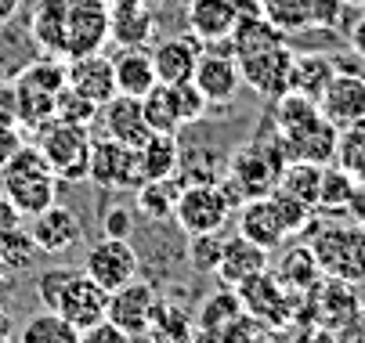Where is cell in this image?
Instances as JSON below:
<instances>
[{"label":"cell","mask_w":365,"mask_h":343,"mask_svg":"<svg viewBox=\"0 0 365 343\" xmlns=\"http://www.w3.org/2000/svg\"><path fill=\"white\" fill-rule=\"evenodd\" d=\"M319 112L336 127H354L365 120V76L358 73H333V80L326 83V90L319 94Z\"/></svg>","instance_id":"cell-15"},{"label":"cell","mask_w":365,"mask_h":343,"mask_svg":"<svg viewBox=\"0 0 365 343\" xmlns=\"http://www.w3.org/2000/svg\"><path fill=\"white\" fill-rule=\"evenodd\" d=\"M336 163L354 174L358 181H365V120L354 123V127H344L340 130V141H336Z\"/></svg>","instance_id":"cell-41"},{"label":"cell","mask_w":365,"mask_h":343,"mask_svg":"<svg viewBox=\"0 0 365 343\" xmlns=\"http://www.w3.org/2000/svg\"><path fill=\"white\" fill-rule=\"evenodd\" d=\"M66 83L73 90H80L83 97L101 109L116 94V69H113V58H106L101 51L94 55H80V58H69L66 65Z\"/></svg>","instance_id":"cell-18"},{"label":"cell","mask_w":365,"mask_h":343,"mask_svg":"<svg viewBox=\"0 0 365 343\" xmlns=\"http://www.w3.org/2000/svg\"><path fill=\"white\" fill-rule=\"evenodd\" d=\"M4 275H8V268H4V260H0V282H4Z\"/></svg>","instance_id":"cell-56"},{"label":"cell","mask_w":365,"mask_h":343,"mask_svg":"<svg viewBox=\"0 0 365 343\" xmlns=\"http://www.w3.org/2000/svg\"><path fill=\"white\" fill-rule=\"evenodd\" d=\"M87 177L106 188V191H134L141 184V167H138V149L120 144L113 137L91 141V163Z\"/></svg>","instance_id":"cell-8"},{"label":"cell","mask_w":365,"mask_h":343,"mask_svg":"<svg viewBox=\"0 0 365 343\" xmlns=\"http://www.w3.org/2000/svg\"><path fill=\"white\" fill-rule=\"evenodd\" d=\"M221 246L225 238L221 231H199V235H188V264L202 275H214L217 271V260H221Z\"/></svg>","instance_id":"cell-42"},{"label":"cell","mask_w":365,"mask_h":343,"mask_svg":"<svg viewBox=\"0 0 365 343\" xmlns=\"http://www.w3.org/2000/svg\"><path fill=\"white\" fill-rule=\"evenodd\" d=\"M83 271L101 285V289H120L127 285L130 278H138V250L130 246L127 238H109L101 235V242H94L87 260H83Z\"/></svg>","instance_id":"cell-12"},{"label":"cell","mask_w":365,"mask_h":343,"mask_svg":"<svg viewBox=\"0 0 365 343\" xmlns=\"http://www.w3.org/2000/svg\"><path fill=\"white\" fill-rule=\"evenodd\" d=\"M344 213H347L354 224H361V228H365V181H354V188H351V199H347Z\"/></svg>","instance_id":"cell-50"},{"label":"cell","mask_w":365,"mask_h":343,"mask_svg":"<svg viewBox=\"0 0 365 343\" xmlns=\"http://www.w3.org/2000/svg\"><path fill=\"white\" fill-rule=\"evenodd\" d=\"M178 163H181V141H178V134H148V141L138 144L141 181H148V177H174Z\"/></svg>","instance_id":"cell-30"},{"label":"cell","mask_w":365,"mask_h":343,"mask_svg":"<svg viewBox=\"0 0 365 343\" xmlns=\"http://www.w3.org/2000/svg\"><path fill=\"white\" fill-rule=\"evenodd\" d=\"M354 174H347L340 163H326L322 167V184H319V206L322 213H344L347 199H351V188H354Z\"/></svg>","instance_id":"cell-38"},{"label":"cell","mask_w":365,"mask_h":343,"mask_svg":"<svg viewBox=\"0 0 365 343\" xmlns=\"http://www.w3.org/2000/svg\"><path fill=\"white\" fill-rule=\"evenodd\" d=\"M361 4H365V0H361Z\"/></svg>","instance_id":"cell-58"},{"label":"cell","mask_w":365,"mask_h":343,"mask_svg":"<svg viewBox=\"0 0 365 343\" xmlns=\"http://www.w3.org/2000/svg\"><path fill=\"white\" fill-rule=\"evenodd\" d=\"M26 221H29V235L36 242V250L47 253V257L69 253L76 242H80V231H83L80 228V217L69 206H62V203H51L47 210H40V213H33Z\"/></svg>","instance_id":"cell-16"},{"label":"cell","mask_w":365,"mask_h":343,"mask_svg":"<svg viewBox=\"0 0 365 343\" xmlns=\"http://www.w3.org/2000/svg\"><path fill=\"white\" fill-rule=\"evenodd\" d=\"M293 51L289 43H275V47H264L257 55H246V58H235L239 62V73H242V83H250L260 97H282L289 90V76H293Z\"/></svg>","instance_id":"cell-10"},{"label":"cell","mask_w":365,"mask_h":343,"mask_svg":"<svg viewBox=\"0 0 365 343\" xmlns=\"http://www.w3.org/2000/svg\"><path fill=\"white\" fill-rule=\"evenodd\" d=\"M188 26L199 43H228L239 11L235 0H188Z\"/></svg>","instance_id":"cell-22"},{"label":"cell","mask_w":365,"mask_h":343,"mask_svg":"<svg viewBox=\"0 0 365 343\" xmlns=\"http://www.w3.org/2000/svg\"><path fill=\"white\" fill-rule=\"evenodd\" d=\"M275 43H286V33L279 26H272L264 19V11H257V15H239V22L228 36V51L235 58H246V55H257V51L275 47Z\"/></svg>","instance_id":"cell-28"},{"label":"cell","mask_w":365,"mask_h":343,"mask_svg":"<svg viewBox=\"0 0 365 343\" xmlns=\"http://www.w3.org/2000/svg\"><path fill=\"white\" fill-rule=\"evenodd\" d=\"M19 144H22V127H19L11 109L0 105V167L19 152Z\"/></svg>","instance_id":"cell-46"},{"label":"cell","mask_w":365,"mask_h":343,"mask_svg":"<svg viewBox=\"0 0 365 343\" xmlns=\"http://www.w3.org/2000/svg\"><path fill=\"white\" fill-rule=\"evenodd\" d=\"M170 94H174V105H178V120L181 127H192L206 116V109H210V102H206V94L195 87V80H181V83H167Z\"/></svg>","instance_id":"cell-43"},{"label":"cell","mask_w":365,"mask_h":343,"mask_svg":"<svg viewBox=\"0 0 365 343\" xmlns=\"http://www.w3.org/2000/svg\"><path fill=\"white\" fill-rule=\"evenodd\" d=\"M286 137V149H289V159H307V163H333L336 159V141H340V130L319 116L311 120L307 127L293 130V134H282Z\"/></svg>","instance_id":"cell-24"},{"label":"cell","mask_w":365,"mask_h":343,"mask_svg":"<svg viewBox=\"0 0 365 343\" xmlns=\"http://www.w3.org/2000/svg\"><path fill=\"white\" fill-rule=\"evenodd\" d=\"M148 336L152 339H192L195 336V318L181 304L160 297V300H155V311H152Z\"/></svg>","instance_id":"cell-35"},{"label":"cell","mask_w":365,"mask_h":343,"mask_svg":"<svg viewBox=\"0 0 365 343\" xmlns=\"http://www.w3.org/2000/svg\"><path fill=\"white\" fill-rule=\"evenodd\" d=\"M235 206H239V199L232 195V188L225 181H217V184H185L170 221H178V228L185 235L221 231V228H228Z\"/></svg>","instance_id":"cell-5"},{"label":"cell","mask_w":365,"mask_h":343,"mask_svg":"<svg viewBox=\"0 0 365 343\" xmlns=\"http://www.w3.org/2000/svg\"><path fill=\"white\" fill-rule=\"evenodd\" d=\"M15 329H11V318H8V311H4V304H0V339H8Z\"/></svg>","instance_id":"cell-54"},{"label":"cell","mask_w":365,"mask_h":343,"mask_svg":"<svg viewBox=\"0 0 365 343\" xmlns=\"http://www.w3.org/2000/svg\"><path fill=\"white\" fill-rule=\"evenodd\" d=\"M246 315L242 300H239V289L221 285L217 292H210L195 315V336H210V339H225V332Z\"/></svg>","instance_id":"cell-25"},{"label":"cell","mask_w":365,"mask_h":343,"mask_svg":"<svg viewBox=\"0 0 365 343\" xmlns=\"http://www.w3.org/2000/svg\"><path fill=\"white\" fill-rule=\"evenodd\" d=\"M80 343H127V332L120 325H113L109 318H101V322H94L91 329L80 332Z\"/></svg>","instance_id":"cell-49"},{"label":"cell","mask_w":365,"mask_h":343,"mask_svg":"<svg viewBox=\"0 0 365 343\" xmlns=\"http://www.w3.org/2000/svg\"><path fill=\"white\" fill-rule=\"evenodd\" d=\"M141 109H145V123L152 134H181V120H178V105L167 83H155L148 94H141Z\"/></svg>","instance_id":"cell-36"},{"label":"cell","mask_w":365,"mask_h":343,"mask_svg":"<svg viewBox=\"0 0 365 343\" xmlns=\"http://www.w3.org/2000/svg\"><path fill=\"white\" fill-rule=\"evenodd\" d=\"M202 55V43L195 36H167L152 47V65H155V80L160 83H181L192 80L195 62Z\"/></svg>","instance_id":"cell-23"},{"label":"cell","mask_w":365,"mask_h":343,"mask_svg":"<svg viewBox=\"0 0 365 343\" xmlns=\"http://www.w3.org/2000/svg\"><path fill=\"white\" fill-rule=\"evenodd\" d=\"M272 260H268V250L264 246H257V242H250L246 235H232L225 238V246H221V260H217V282L221 285H242L246 278L260 275V271H268Z\"/></svg>","instance_id":"cell-19"},{"label":"cell","mask_w":365,"mask_h":343,"mask_svg":"<svg viewBox=\"0 0 365 343\" xmlns=\"http://www.w3.org/2000/svg\"><path fill=\"white\" fill-rule=\"evenodd\" d=\"M29 134H33V144L40 149V156L58 174V181H87V163H91L87 127L51 116L40 127H33Z\"/></svg>","instance_id":"cell-3"},{"label":"cell","mask_w":365,"mask_h":343,"mask_svg":"<svg viewBox=\"0 0 365 343\" xmlns=\"http://www.w3.org/2000/svg\"><path fill=\"white\" fill-rule=\"evenodd\" d=\"M55 116L66 120V123H80V127H91L98 120V105L91 102V97H83L80 90H73L69 83L58 90L55 97Z\"/></svg>","instance_id":"cell-44"},{"label":"cell","mask_w":365,"mask_h":343,"mask_svg":"<svg viewBox=\"0 0 365 343\" xmlns=\"http://www.w3.org/2000/svg\"><path fill=\"white\" fill-rule=\"evenodd\" d=\"M268 199H272V206H275V217H279L286 238L297 235V231H304L311 221H315V210H311L307 203H300V199H293V195L282 191V188H272V191H268Z\"/></svg>","instance_id":"cell-40"},{"label":"cell","mask_w":365,"mask_h":343,"mask_svg":"<svg viewBox=\"0 0 365 343\" xmlns=\"http://www.w3.org/2000/svg\"><path fill=\"white\" fill-rule=\"evenodd\" d=\"M275 278L289 292H307L311 285L322 278V268H319V260H315V253H311L307 242H304V246H289L282 253V260L275 264Z\"/></svg>","instance_id":"cell-31"},{"label":"cell","mask_w":365,"mask_h":343,"mask_svg":"<svg viewBox=\"0 0 365 343\" xmlns=\"http://www.w3.org/2000/svg\"><path fill=\"white\" fill-rule=\"evenodd\" d=\"M235 289H239V300H242L246 315L257 318L264 329L286 325V322L293 318L300 297H304V292H289V289L272 275V268L260 271V275H253V278H246V282L235 285Z\"/></svg>","instance_id":"cell-6"},{"label":"cell","mask_w":365,"mask_h":343,"mask_svg":"<svg viewBox=\"0 0 365 343\" xmlns=\"http://www.w3.org/2000/svg\"><path fill=\"white\" fill-rule=\"evenodd\" d=\"M113 69H116V90L120 94H148L155 83V65H152V51L148 47H120V55L113 58Z\"/></svg>","instance_id":"cell-27"},{"label":"cell","mask_w":365,"mask_h":343,"mask_svg":"<svg viewBox=\"0 0 365 343\" xmlns=\"http://www.w3.org/2000/svg\"><path fill=\"white\" fill-rule=\"evenodd\" d=\"M51 311H58L66 322H73V325L83 332V329H91L94 322L106 318V311H109V289H101V285L80 268V271L69 275V282L62 285V292H58V300H55V307H51Z\"/></svg>","instance_id":"cell-11"},{"label":"cell","mask_w":365,"mask_h":343,"mask_svg":"<svg viewBox=\"0 0 365 343\" xmlns=\"http://www.w3.org/2000/svg\"><path fill=\"white\" fill-rule=\"evenodd\" d=\"M319 184H322V163H307V159H289L279 174V184L282 191H289L293 199L307 203L311 210L319 206Z\"/></svg>","instance_id":"cell-32"},{"label":"cell","mask_w":365,"mask_h":343,"mask_svg":"<svg viewBox=\"0 0 365 343\" xmlns=\"http://www.w3.org/2000/svg\"><path fill=\"white\" fill-rule=\"evenodd\" d=\"M76 268H47L40 278H36V297H40V304L43 307H55V300H58V292H62V285L69 282V275H73Z\"/></svg>","instance_id":"cell-45"},{"label":"cell","mask_w":365,"mask_h":343,"mask_svg":"<svg viewBox=\"0 0 365 343\" xmlns=\"http://www.w3.org/2000/svg\"><path fill=\"white\" fill-rule=\"evenodd\" d=\"M22 4H26V0H0V26H8L22 11Z\"/></svg>","instance_id":"cell-53"},{"label":"cell","mask_w":365,"mask_h":343,"mask_svg":"<svg viewBox=\"0 0 365 343\" xmlns=\"http://www.w3.org/2000/svg\"><path fill=\"white\" fill-rule=\"evenodd\" d=\"M163 4H174V8H185V4H188V0H163Z\"/></svg>","instance_id":"cell-55"},{"label":"cell","mask_w":365,"mask_h":343,"mask_svg":"<svg viewBox=\"0 0 365 343\" xmlns=\"http://www.w3.org/2000/svg\"><path fill=\"white\" fill-rule=\"evenodd\" d=\"M98 120L101 127H106V137L120 141V144H130V149H138L141 141H148V123H145V109H141V97L134 94H113L106 105L98 109Z\"/></svg>","instance_id":"cell-17"},{"label":"cell","mask_w":365,"mask_h":343,"mask_svg":"<svg viewBox=\"0 0 365 343\" xmlns=\"http://www.w3.org/2000/svg\"><path fill=\"white\" fill-rule=\"evenodd\" d=\"M333 73H336V65H333V58H326V55H297V58H293L289 90L307 94V97H315V102H319V94L326 90V83L333 80Z\"/></svg>","instance_id":"cell-34"},{"label":"cell","mask_w":365,"mask_h":343,"mask_svg":"<svg viewBox=\"0 0 365 343\" xmlns=\"http://www.w3.org/2000/svg\"><path fill=\"white\" fill-rule=\"evenodd\" d=\"M36 253H40V250H36V242H33L29 228H22V221L11 224L8 231H0V260H4L8 275L29 271L33 260H36Z\"/></svg>","instance_id":"cell-37"},{"label":"cell","mask_w":365,"mask_h":343,"mask_svg":"<svg viewBox=\"0 0 365 343\" xmlns=\"http://www.w3.org/2000/svg\"><path fill=\"white\" fill-rule=\"evenodd\" d=\"M311 253H315L322 275L344 278L361 285L365 282V228L361 224H319L311 235Z\"/></svg>","instance_id":"cell-4"},{"label":"cell","mask_w":365,"mask_h":343,"mask_svg":"<svg viewBox=\"0 0 365 343\" xmlns=\"http://www.w3.org/2000/svg\"><path fill=\"white\" fill-rule=\"evenodd\" d=\"M109 26L120 47H148V40L155 36V11L148 0H113Z\"/></svg>","instance_id":"cell-21"},{"label":"cell","mask_w":365,"mask_h":343,"mask_svg":"<svg viewBox=\"0 0 365 343\" xmlns=\"http://www.w3.org/2000/svg\"><path fill=\"white\" fill-rule=\"evenodd\" d=\"M195 87L206 94L210 109H225L235 102V94L242 87V73H239V62L232 51H202L199 62H195V73H192Z\"/></svg>","instance_id":"cell-14"},{"label":"cell","mask_w":365,"mask_h":343,"mask_svg":"<svg viewBox=\"0 0 365 343\" xmlns=\"http://www.w3.org/2000/svg\"><path fill=\"white\" fill-rule=\"evenodd\" d=\"M260 11L282 33H297L311 26V0H260Z\"/></svg>","instance_id":"cell-39"},{"label":"cell","mask_w":365,"mask_h":343,"mask_svg":"<svg viewBox=\"0 0 365 343\" xmlns=\"http://www.w3.org/2000/svg\"><path fill=\"white\" fill-rule=\"evenodd\" d=\"M58 174L51 170L36 144H19V152L0 167V191L15 203L22 221L58 203Z\"/></svg>","instance_id":"cell-1"},{"label":"cell","mask_w":365,"mask_h":343,"mask_svg":"<svg viewBox=\"0 0 365 343\" xmlns=\"http://www.w3.org/2000/svg\"><path fill=\"white\" fill-rule=\"evenodd\" d=\"M11 97H15V116L22 130L40 127L43 120L55 116V97L66 87V65L62 58H29L11 80Z\"/></svg>","instance_id":"cell-2"},{"label":"cell","mask_w":365,"mask_h":343,"mask_svg":"<svg viewBox=\"0 0 365 343\" xmlns=\"http://www.w3.org/2000/svg\"><path fill=\"white\" fill-rule=\"evenodd\" d=\"M181 177H148L134 188V210L148 221H170L174 206H178V195H181Z\"/></svg>","instance_id":"cell-29"},{"label":"cell","mask_w":365,"mask_h":343,"mask_svg":"<svg viewBox=\"0 0 365 343\" xmlns=\"http://www.w3.org/2000/svg\"><path fill=\"white\" fill-rule=\"evenodd\" d=\"M22 221V213L15 210V203L8 199V195L4 191H0V231H8L11 224H19Z\"/></svg>","instance_id":"cell-51"},{"label":"cell","mask_w":365,"mask_h":343,"mask_svg":"<svg viewBox=\"0 0 365 343\" xmlns=\"http://www.w3.org/2000/svg\"><path fill=\"white\" fill-rule=\"evenodd\" d=\"M351 4L347 0H311V26L319 29H336L344 22V11Z\"/></svg>","instance_id":"cell-47"},{"label":"cell","mask_w":365,"mask_h":343,"mask_svg":"<svg viewBox=\"0 0 365 343\" xmlns=\"http://www.w3.org/2000/svg\"><path fill=\"white\" fill-rule=\"evenodd\" d=\"M66 22H69V0H33L29 8V36L36 51L62 58L66 51Z\"/></svg>","instance_id":"cell-20"},{"label":"cell","mask_w":365,"mask_h":343,"mask_svg":"<svg viewBox=\"0 0 365 343\" xmlns=\"http://www.w3.org/2000/svg\"><path fill=\"white\" fill-rule=\"evenodd\" d=\"M109 4L113 0H69V22H66V51L62 58L94 55L113 40L109 26Z\"/></svg>","instance_id":"cell-7"},{"label":"cell","mask_w":365,"mask_h":343,"mask_svg":"<svg viewBox=\"0 0 365 343\" xmlns=\"http://www.w3.org/2000/svg\"><path fill=\"white\" fill-rule=\"evenodd\" d=\"M239 235H246L250 242H257V246H264L268 253L286 242V231H282V224L275 217V206H272L268 195L239 203Z\"/></svg>","instance_id":"cell-26"},{"label":"cell","mask_w":365,"mask_h":343,"mask_svg":"<svg viewBox=\"0 0 365 343\" xmlns=\"http://www.w3.org/2000/svg\"><path fill=\"white\" fill-rule=\"evenodd\" d=\"M347 36H351V47H354V55H361L365 58V11L354 19V26L347 29Z\"/></svg>","instance_id":"cell-52"},{"label":"cell","mask_w":365,"mask_h":343,"mask_svg":"<svg viewBox=\"0 0 365 343\" xmlns=\"http://www.w3.org/2000/svg\"><path fill=\"white\" fill-rule=\"evenodd\" d=\"M130 228H134V217L123 206H109L106 213H101V235H109V238H130Z\"/></svg>","instance_id":"cell-48"},{"label":"cell","mask_w":365,"mask_h":343,"mask_svg":"<svg viewBox=\"0 0 365 343\" xmlns=\"http://www.w3.org/2000/svg\"><path fill=\"white\" fill-rule=\"evenodd\" d=\"M155 300H160V292H155L148 282L130 278L127 285H120V289L109 292V311H106V318H109L113 325H120V329L127 332V339L148 336Z\"/></svg>","instance_id":"cell-13"},{"label":"cell","mask_w":365,"mask_h":343,"mask_svg":"<svg viewBox=\"0 0 365 343\" xmlns=\"http://www.w3.org/2000/svg\"><path fill=\"white\" fill-rule=\"evenodd\" d=\"M304 304H307V315L315 318L319 325L340 332L347 329L358 315H361V300L354 292V282H344V278H333V275H322L315 285L304 292Z\"/></svg>","instance_id":"cell-9"},{"label":"cell","mask_w":365,"mask_h":343,"mask_svg":"<svg viewBox=\"0 0 365 343\" xmlns=\"http://www.w3.org/2000/svg\"><path fill=\"white\" fill-rule=\"evenodd\" d=\"M347 4H358V8H361V0H347Z\"/></svg>","instance_id":"cell-57"},{"label":"cell","mask_w":365,"mask_h":343,"mask_svg":"<svg viewBox=\"0 0 365 343\" xmlns=\"http://www.w3.org/2000/svg\"><path fill=\"white\" fill-rule=\"evenodd\" d=\"M19 343H80V329L66 322L58 311L43 307L19 329Z\"/></svg>","instance_id":"cell-33"}]
</instances>
